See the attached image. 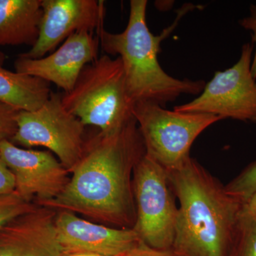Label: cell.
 Segmentation results:
<instances>
[{
    "label": "cell",
    "instance_id": "d6986e66",
    "mask_svg": "<svg viewBox=\"0 0 256 256\" xmlns=\"http://www.w3.org/2000/svg\"><path fill=\"white\" fill-rule=\"evenodd\" d=\"M18 109L0 101V141L11 140L16 133Z\"/></svg>",
    "mask_w": 256,
    "mask_h": 256
},
{
    "label": "cell",
    "instance_id": "e0dca14e",
    "mask_svg": "<svg viewBox=\"0 0 256 256\" xmlns=\"http://www.w3.org/2000/svg\"><path fill=\"white\" fill-rule=\"evenodd\" d=\"M225 188L232 196L246 203L256 192V161L247 166Z\"/></svg>",
    "mask_w": 256,
    "mask_h": 256
},
{
    "label": "cell",
    "instance_id": "5bb4252c",
    "mask_svg": "<svg viewBox=\"0 0 256 256\" xmlns=\"http://www.w3.org/2000/svg\"><path fill=\"white\" fill-rule=\"evenodd\" d=\"M42 13V0H0V46H33Z\"/></svg>",
    "mask_w": 256,
    "mask_h": 256
},
{
    "label": "cell",
    "instance_id": "4fadbf2b",
    "mask_svg": "<svg viewBox=\"0 0 256 256\" xmlns=\"http://www.w3.org/2000/svg\"><path fill=\"white\" fill-rule=\"evenodd\" d=\"M56 210L36 206L0 228V256H64L57 238Z\"/></svg>",
    "mask_w": 256,
    "mask_h": 256
},
{
    "label": "cell",
    "instance_id": "7402d4cb",
    "mask_svg": "<svg viewBox=\"0 0 256 256\" xmlns=\"http://www.w3.org/2000/svg\"><path fill=\"white\" fill-rule=\"evenodd\" d=\"M122 256H174L171 250H160L141 244L140 246Z\"/></svg>",
    "mask_w": 256,
    "mask_h": 256
},
{
    "label": "cell",
    "instance_id": "9c48e42d",
    "mask_svg": "<svg viewBox=\"0 0 256 256\" xmlns=\"http://www.w3.org/2000/svg\"><path fill=\"white\" fill-rule=\"evenodd\" d=\"M0 156L14 174L15 192L40 206L56 198L68 184L69 172L50 152L23 149L0 141Z\"/></svg>",
    "mask_w": 256,
    "mask_h": 256
},
{
    "label": "cell",
    "instance_id": "7a4b0ae2",
    "mask_svg": "<svg viewBox=\"0 0 256 256\" xmlns=\"http://www.w3.org/2000/svg\"><path fill=\"white\" fill-rule=\"evenodd\" d=\"M168 172L180 202L171 252L174 256H229L246 204L191 158Z\"/></svg>",
    "mask_w": 256,
    "mask_h": 256
},
{
    "label": "cell",
    "instance_id": "2e32d148",
    "mask_svg": "<svg viewBox=\"0 0 256 256\" xmlns=\"http://www.w3.org/2000/svg\"><path fill=\"white\" fill-rule=\"evenodd\" d=\"M229 256H256V216L244 206Z\"/></svg>",
    "mask_w": 256,
    "mask_h": 256
},
{
    "label": "cell",
    "instance_id": "277c9868",
    "mask_svg": "<svg viewBox=\"0 0 256 256\" xmlns=\"http://www.w3.org/2000/svg\"><path fill=\"white\" fill-rule=\"evenodd\" d=\"M62 104L84 126L114 132L132 118L134 102L128 94L122 60L101 56L82 69L73 88L62 94Z\"/></svg>",
    "mask_w": 256,
    "mask_h": 256
},
{
    "label": "cell",
    "instance_id": "8fae6325",
    "mask_svg": "<svg viewBox=\"0 0 256 256\" xmlns=\"http://www.w3.org/2000/svg\"><path fill=\"white\" fill-rule=\"evenodd\" d=\"M99 43L98 36L92 32H76L46 57L30 60L18 56L15 72L53 82L64 92H70L84 67L98 58Z\"/></svg>",
    "mask_w": 256,
    "mask_h": 256
},
{
    "label": "cell",
    "instance_id": "8992f818",
    "mask_svg": "<svg viewBox=\"0 0 256 256\" xmlns=\"http://www.w3.org/2000/svg\"><path fill=\"white\" fill-rule=\"evenodd\" d=\"M136 220L133 230L152 248L171 250L178 207L168 172L144 154L133 172Z\"/></svg>",
    "mask_w": 256,
    "mask_h": 256
},
{
    "label": "cell",
    "instance_id": "6da1fadb",
    "mask_svg": "<svg viewBox=\"0 0 256 256\" xmlns=\"http://www.w3.org/2000/svg\"><path fill=\"white\" fill-rule=\"evenodd\" d=\"M146 152L133 117L112 132L86 140L82 160L63 192L42 206L82 214L89 218L132 228L136 220L132 175Z\"/></svg>",
    "mask_w": 256,
    "mask_h": 256
},
{
    "label": "cell",
    "instance_id": "30bf717a",
    "mask_svg": "<svg viewBox=\"0 0 256 256\" xmlns=\"http://www.w3.org/2000/svg\"><path fill=\"white\" fill-rule=\"evenodd\" d=\"M42 8L38 40L31 50L18 56L30 60L43 58L73 34L94 33L104 26V1L42 0Z\"/></svg>",
    "mask_w": 256,
    "mask_h": 256
},
{
    "label": "cell",
    "instance_id": "5b68a950",
    "mask_svg": "<svg viewBox=\"0 0 256 256\" xmlns=\"http://www.w3.org/2000/svg\"><path fill=\"white\" fill-rule=\"evenodd\" d=\"M133 116L142 136L146 156L166 171L180 169L190 158L195 140L222 120L213 114L169 110L150 101L134 102Z\"/></svg>",
    "mask_w": 256,
    "mask_h": 256
},
{
    "label": "cell",
    "instance_id": "7c38bea8",
    "mask_svg": "<svg viewBox=\"0 0 256 256\" xmlns=\"http://www.w3.org/2000/svg\"><path fill=\"white\" fill-rule=\"evenodd\" d=\"M55 226L64 252L122 256L143 244L133 228H112L92 223L69 210L57 213Z\"/></svg>",
    "mask_w": 256,
    "mask_h": 256
},
{
    "label": "cell",
    "instance_id": "3957f363",
    "mask_svg": "<svg viewBox=\"0 0 256 256\" xmlns=\"http://www.w3.org/2000/svg\"><path fill=\"white\" fill-rule=\"evenodd\" d=\"M129 20L121 33L97 32L101 47L107 55H118L124 65L128 94L133 102L146 100L164 107L183 94L200 95L206 82L175 78L163 70L158 60L160 44L172 31L176 22L160 36L146 24L148 1L131 0Z\"/></svg>",
    "mask_w": 256,
    "mask_h": 256
},
{
    "label": "cell",
    "instance_id": "603a6c76",
    "mask_svg": "<svg viewBox=\"0 0 256 256\" xmlns=\"http://www.w3.org/2000/svg\"><path fill=\"white\" fill-rule=\"evenodd\" d=\"M246 206L250 213L256 216V192L246 203Z\"/></svg>",
    "mask_w": 256,
    "mask_h": 256
},
{
    "label": "cell",
    "instance_id": "cb8c5ba5",
    "mask_svg": "<svg viewBox=\"0 0 256 256\" xmlns=\"http://www.w3.org/2000/svg\"><path fill=\"white\" fill-rule=\"evenodd\" d=\"M64 256H105L88 252H64Z\"/></svg>",
    "mask_w": 256,
    "mask_h": 256
},
{
    "label": "cell",
    "instance_id": "ba28073f",
    "mask_svg": "<svg viewBox=\"0 0 256 256\" xmlns=\"http://www.w3.org/2000/svg\"><path fill=\"white\" fill-rule=\"evenodd\" d=\"M254 50L252 43L242 45L236 63L226 70L216 72L198 97L175 106L174 110L256 124V79L252 74Z\"/></svg>",
    "mask_w": 256,
    "mask_h": 256
},
{
    "label": "cell",
    "instance_id": "9a60e30c",
    "mask_svg": "<svg viewBox=\"0 0 256 256\" xmlns=\"http://www.w3.org/2000/svg\"><path fill=\"white\" fill-rule=\"evenodd\" d=\"M0 52V101L20 110L34 111L50 98V85L42 79L4 68Z\"/></svg>",
    "mask_w": 256,
    "mask_h": 256
},
{
    "label": "cell",
    "instance_id": "44dd1931",
    "mask_svg": "<svg viewBox=\"0 0 256 256\" xmlns=\"http://www.w3.org/2000/svg\"><path fill=\"white\" fill-rule=\"evenodd\" d=\"M15 188L14 174L0 156V196L12 193Z\"/></svg>",
    "mask_w": 256,
    "mask_h": 256
},
{
    "label": "cell",
    "instance_id": "ffe728a7",
    "mask_svg": "<svg viewBox=\"0 0 256 256\" xmlns=\"http://www.w3.org/2000/svg\"><path fill=\"white\" fill-rule=\"evenodd\" d=\"M238 23L242 28L252 33V43L254 46L252 74L254 78L256 79V4H250L248 16L239 20Z\"/></svg>",
    "mask_w": 256,
    "mask_h": 256
},
{
    "label": "cell",
    "instance_id": "ac0fdd59",
    "mask_svg": "<svg viewBox=\"0 0 256 256\" xmlns=\"http://www.w3.org/2000/svg\"><path fill=\"white\" fill-rule=\"evenodd\" d=\"M36 206V205L26 201L15 191L2 195L0 196V228Z\"/></svg>",
    "mask_w": 256,
    "mask_h": 256
},
{
    "label": "cell",
    "instance_id": "52a82bcc",
    "mask_svg": "<svg viewBox=\"0 0 256 256\" xmlns=\"http://www.w3.org/2000/svg\"><path fill=\"white\" fill-rule=\"evenodd\" d=\"M14 144L32 148L44 146L54 153L72 173L84 154L85 127L64 107L62 94L50 92L48 100L34 111H18Z\"/></svg>",
    "mask_w": 256,
    "mask_h": 256
}]
</instances>
